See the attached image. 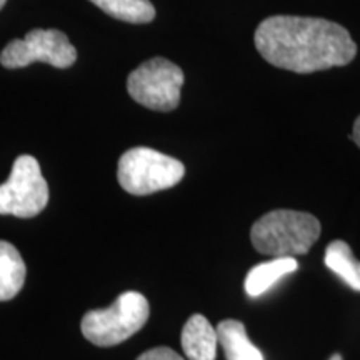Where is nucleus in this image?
Here are the masks:
<instances>
[{
  "mask_svg": "<svg viewBox=\"0 0 360 360\" xmlns=\"http://www.w3.org/2000/svg\"><path fill=\"white\" fill-rule=\"evenodd\" d=\"M254 42L269 64L297 74L347 65L357 56L344 27L315 17H269L259 24Z\"/></svg>",
  "mask_w": 360,
  "mask_h": 360,
  "instance_id": "obj_1",
  "label": "nucleus"
},
{
  "mask_svg": "<svg viewBox=\"0 0 360 360\" xmlns=\"http://www.w3.org/2000/svg\"><path fill=\"white\" fill-rule=\"evenodd\" d=\"M321 222L312 214L278 209L252 225L254 249L270 257H297L312 249L321 237Z\"/></svg>",
  "mask_w": 360,
  "mask_h": 360,
  "instance_id": "obj_2",
  "label": "nucleus"
},
{
  "mask_svg": "<svg viewBox=\"0 0 360 360\" xmlns=\"http://www.w3.org/2000/svg\"><path fill=\"white\" fill-rule=\"evenodd\" d=\"M150 305L139 292L129 290L117 297L110 307L90 310L84 315L82 334L97 347H114L130 339L146 326Z\"/></svg>",
  "mask_w": 360,
  "mask_h": 360,
  "instance_id": "obj_3",
  "label": "nucleus"
},
{
  "mask_svg": "<svg viewBox=\"0 0 360 360\" xmlns=\"http://www.w3.org/2000/svg\"><path fill=\"white\" fill-rule=\"evenodd\" d=\"M186 175L184 164L174 157L148 147L129 148L120 157L117 179L120 187L132 195H150L177 186Z\"/></svg>",
  "mask_w": 360,
  "mask_h": 360,
  "instance_id": "obj_4",
  "label": "nucleus"
},
{
  "mask_svg": "<svg viewBox=\"0 0 360 360\" xmlns=\"http://www.w3.org/2000/svg\"><path fill=\"white\" fill-rule=\"evenodd\" d=\"M184 72L164 57H154L130 72L129 96L141 105L157 112H170L180 103Z\"/></svg>",
  "mask_w": 360,
  "mask_h": 360,
  "instance_id": "obj_5",
  "label": "nucleus"
},
{
  "mask_svg": "<svg viewBox=\"0 0 360 360\" xmlns=\"http://www.w3.org/2000/svg\"><path fill=\"white\" fill-rule=\"evenodd\" d=\"M49 204V186L35 157L20 155L11 177L0 186V215L32 219Z\"/></svg>",
  "mask_w": 360,
  "mask_h": 360,
  "instance_id": "obj_6",
  "label": "nucleus"
},
{
  "mask_svg": "<svg viewBox=\"0 0 360 360\" xmlns=\"http://www.w3.org/2000/svg\"><path fill=\"white\" fill-rule=\"evenodd\" d=\"M77 60V51L69 37L57 29L30 30L24 39H13L0 53L6 69H22L34 62H44L57 69H69Z\"/></svg>",
  "mask_w": 360,
  "mask_h": 360,
  "instance_id": "obj_7",
  "label": "nucleus"
},
{
  "mask_svg": "<svg viewBox=\"0 0 360 360\" xmlns=\"http://www.w3.org/2000/svg\"><path fill=\"white\" fill-rule=\"evenodd\" d=\"M182 350L188 360L217 359V332L202 314H193L186 322L180 337Z\"/></svg>",
  "mask_w": 360,
  "mask_h": 360,
  "instance_id": "obj_8",
  "label": "nucleus"
},
{
  "mask_svg": "<svg viewBox=\"0 0 360 360\" xmlns=\"http://www.w3.org/2000/svg\"><path fill=\"white\" fill-rule=\"evenodd\" d=\"M299 262L294 257H276L269 262L257 264L247 274L244 287L249 297H260L274 287L287 274L295 272Z\"/></svg>",
  "mask_w": 360,
  "mask_h": 360,
  "instance_id": "obj_9",
  "label": "nucleus"
},
{
  "mask_svg": "<svg viewBox=\"0 0 360 360\" xmlns=\"http://www.w3.org/2000/svg\"><path fill=\"white\" fill-rule=\"evenodd\" d=\"M215 332L227 360H265L262 352L250 342L242 322L227 319L219 323Z\"/></svg>",
  "mask_w": 360,
  "mask_h": 360,
  "instance_id": "obj_10",
  "label": "nucleus"
},
{
  "mask_svg": "<svg viewBox=\"0 0 360 360\" xmlns=\"http://www.w3.org/2000/svg\"><path fill=\"white\" fill-rule=\"evenodd\" d=\"M27 267L20 252L6 240H0V302L12 300L22 290Z\"/></svg>",
  "mask_w": 360,
  "mask_h": 360,
  "instance_id": "obj_11",
  "label": "nucleus"
},
{
  "mask_svg": "<svg viewBox=\"0 0 360 360\" xmlns=\"http://www.w3.org/2000/svg\"><path fill=\"white\" fill-rule=\"evenodd\" d=\"M323 262L345 285L360 292V262L354 257L347 242L334 240L327 245Z\"/></svg>",
  "mask_w": 360,
  "mask_h": 360,
  "instance_id": "obj_12",
  "label": "nucleus"
},
{
  "mask_svg": "<svg viewBox=\"0 0 360 360\" xmlns=\"http://www.w3.org/2000/svg\"><path fill=\"white\" fill-rule=\"evenodd\" d=\"M107 15L129 24H148L155 19V7L150 0H90Z\"/></svg>",
  "mask_w": 360,
  "mask_h": 360,
  "instance_id": "obj_13",
  "label": "nucleus"
},
{
  "mask_svg": "<svg viewBox=\"0 0 360 360\" xmlns=\"http://www.w3.org/2000/svg\"><path fill=\"white\" fill-rule=\"evenodd\" d=\"M137 360H184V357L170 347H155L143 352Z\"/></svg>",
  "mask_w": 360,
  "mask_h": 360,
  "instance_id": "obj_14",
  "label": "nucleus"
},
{
  "mask_svg": "<svg viewBox=\"0 0 360 360\" xmlns=\"http://www.w3.org/2000/svg\"><path fill=\"white\" fill-rule=\"evenodd\" d=\"M352 141L360 147V115L357 117L354 124V132H352Z\"/></svg>",
  "mask_w": 360,
  "mask_h": 360,
  "instance_id": "obj_15",
  "label": "nucleus"
},
{
  "mask_svg": "<svg viewBox=\"0 0 360 360\" xmlns=\"http://www.w3.org/2000/svg\"><path fill=\"white\" fill-rule=\"evenodd\" d=\"M328 360H342V355L340 354H334Z\"/></svg>",
  "mask_w": 360,
  "mask_h": 360,
  "instance_id": "obj_16",
  "label": "nucleus"
},
{
  "mask_svg": "<svg viewBox=\"0 0 360 360\" xmlns=\"http://www.w3.org/2000/svg\"><path fill=\"white\" fill-rule=\"evenodd\" d=\"M6 2H7V0H0V8L6 6Z\"/></svg>",
  "mask_w": 360,
  "mask_h": 360,
  "instance_id": "obj_17",
  "label": "nucleus"
}]
</instances>
